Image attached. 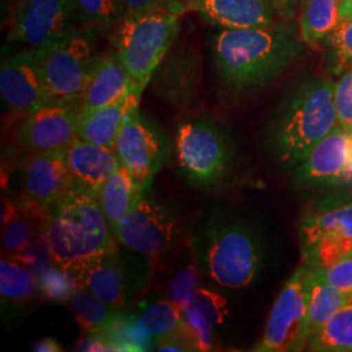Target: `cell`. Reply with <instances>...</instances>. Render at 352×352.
Returning a JSON list of instances; mask_svg holds the SVG:
<instances>
[{"instance_id":"44","label":"cell","mask_w":352,"mask_h":352,"mask_svg":"<svg viewBox=\"0 0 352 352\" xmlns=\"http://www.w3.org/2000/svg\"><path fill=\"white\" fill-rule=\"evenodd\" d=\"M340 19L352 20V0L340 1Z\"/></svg>"},{"instance_id":"34","label":"cell","mask_w":352,"mask_h":352,"mask_svg":"<svg viewBox=\"0 0 352 352\" xmlns=\"http://www.w3.org/2000/svg\"><path fill=\"white\" fill-rule=\"evenodd\" d=\"M329 63L336 74L352 64V20L340 19L338 25L325 39Z\"/></svg>"},{"instance_id":"42","label":"cell","mask_w":352,"mask_h":352,"mask_svg":"<svg viewBox=\"0 0 352 352\" xmlns=\"http://www.w3.org/2000/svg\"><path fill=\"white\" fill-rule=\"evenodd\" d=\"M19 213H20V204H16L11 200H3L1 202V227L6 226Z\"/></svg>"},{"instance_id":"21","label":"cell","mask_w":352,"mask_h":352,"mask_svg":"<svg viewBox=\"0 0 352 352\" xmlns=\"http://www.w3.org/2000/svg\"><path fill=\"white\" fill-rule=\"evenodd\" d=\"M133 90L132 78L118 51L100 55L80 100V113H87L124 98Z\"/></svg>"},{"instance_id":"31","label":"cell","mask_w":352,"mask_h":352,"mask_svg":"<svg viewBox=\"0 0 352 352\" xmlns=\"http://www.w3.org/2000/svg\"><path fill=\"white\" fill-rule=\"evenodd\" d=\"M308 351H352V300L346 302L309 338Z\"/></svg>"},{"instance_id":"11","label":"cell","mask_w":352,"mask_h":352,"mask_svg":"<svg viewBox=\"0 0 352 352\" xmlns=\"http://www.w3.org/2000/svg\"><path fill=\"white\" fill-rule=\"evenodd\" d=\"M311 267L300 265L279 291L267 317L257 352L302 351L307 347L305 322Z\"/></svg>"},{"instance_id":"13","label":"cell","mask_w":352,"mask_h":352,"mask_svg":"<svg viewBox=\"0 0 352 352\" xmlns=\"http://www.w3.org/2000/svg\"><path fill=\"white\" fill-rule=\"evenodd\" d=\"M7 42L38 49L81 25L75 0H19Z\"/></svg>"},{"instance_id":"2","label":"cell","mask_w":352,"mask_h":352,"mask_svg":"<svg viewBox=\"0 0 352 352\" xmlns=\"http://www.w3.org/2000/svg\"><path fill=\"white\" fill-rule=\"evenodd\" d=\"M334 91L331 80L308 76L282 96L265 132V149L280 170L292 171L338 126Z\"/></svg>"},{"instance_id":"14","label":"cell","mask_w":352,"mask_h":352,"mask_svg":"<svg viewBox=\"0 0 352 352\" xmlns=\"http://www.w3.org/2000/svg\"><path fill=\"white\" fill-rule=\"evenodd\" d=\"M180 322L182 309L161 298L140 302L102 334L122 346L123 351H151L160 340L176 333Z\"/></svg>"},{"instance_id":"15","label":"cell","mask_w":352,"mask_h":352,"mask_svg":"<svg viewBox=\"0 0 352 352\" xmlns=\"http://www.w3.org/2000/svg\"><path fill=\"white\" fill-rule=\"evenodd\" d=\"M80 103H49L25 115L16 141L28 151H67L78 138Z\"/></svg>"},{"instance_id":"36","label":"cell","mask_w":352,"mask_h":352,"mask_svg":"<svg viewBox=\"0 0 352 352\" xmlns=\"http://www.w3.org/2000/svg\"><path fill=\"white\" fill-rule=\"evenodd\" d=\"M17 257L24 261L38 278L55 265L45 231H39L26 247L25 251L21 252Z\"/></svg>"},{"instance_id":"25","label":"cell","mask_w":352,"mask_h":352,"mask_svg":"<svg viewBox=\"0 0 352 352\" xmlns=\"http://www.w3.org/2000/svg\"><path fill=\"white\" fill-rule=\"evenodd\" d=\"M151 186L140 183L122 164L104 182L97 197L113 230L138 205Z\"/></svg>"},{"instance_id":"26","label":"cell","mask_w":352,"mask_h":352,"mask_svg":"<svg viewBox=\"0 0 352 352\" xmlns=\"http://www.w3.org/2000/svg\"><path fill=\"white\" fill-rule=\"evenodd\" d=\"M330 232L352 236V201L322 202V208L302 217L299 222V245L304 248Z\"/></svg>"},{"instance_id":"9","label":"cell","mask_w":352,"mask_h":352,"mask_svg":"<svg viewBox=\"0 0 352 352\" xmlns=\"http://www.w3.org/2000/svg\"><path fill=\"white\" fill-rule=\"evenodd\" d=\"M184 231L182 214L148 192L113 228L120 247L148 257L153 263L177 251L184 239Z\"/></svg>"},{"instance_id":"16","label":"cell","mask_w":352,"mask_h":352,"mask_svg":"<svg viewBox=\"0 0 352 352\" xmlns=\"http://www.w3.org/2000/svg\"><path fill=\"white\" fill-rule=\"evenodd\" d=\"M0 90L7 107L17 115H29L54 103L46 88L34 49L16 52L3 59Z\"/></svg>"},{"instance_id":"32","label":"cell","mask_w":352,"mask_h":352,"mask_svg":"<svg viewBox=\"0 0 352 352\" xmlns=\"http://www.w3.org/2000/svg\"><path fill=\"white\" fill-rule=\"evenodd\" d=\"M302 264L325 270L352 254V236L343 232H330L315 240L312 244L300 248Z\"/></svg>"},{"instance_id":"12","label":"cell","mask_w":352,"mask_h":352,"mask_svg":"<svg viewBox=\"0 0 352 352\" xmlns=\"http://www.w3.org/2000/svg\"><path fill=\"white\" fill-rule=\"evenodd\" d=\"M168 136L149 118L136 109L129 115L113 145L120 164L140 183L151 184L171 155Z\"/></svg>"},{"instance_id":"33","label":"cell","mask_w":352,"mask_h":352,"mask_svg":"<svg viewBox=\"0 0 352 352\" xmlns=\"http://www.w3.org/2000/svg\"><path fill=\"white\" fill-rule=\"evenodd\" d=\"M75 4L81 25L110 37L126 16L118 0H75Z\"/></svg>"},{"instance_id":"27","label":"cell","mask_w":352,"mask_h":352,"mask_svg":"<svg viewBox=\"0 0 352 352\" xmlns=\"http://www.w3.org/2000/svg\"><path fill=\"white\" fill-rule=\"evenodd\" d=\"M311 283L308 292L305 340L307 343L320 327H324L330 317L340 309L349 299L340 289L327 280L324 273L311 267Z\"/></svg>"},{"instance_id":"17","label":"cell","mask_w":352,"mask_h":352,"mask_svg":"<svg viewBox=\"0 0 352 352\" xmlns=\"http://www.w3.org/2000/svg\"><path fill=\"white\" fill-rule=\"evenodd\" d=\"M155 96L174 109H187L196 101L201 87V64L188 47L171 49L151 76Z\"/></svg>"},{"instance_id":"41","label":"cell","mask_w":352,"mask_h":352,"mask_svg":"<svg viewBox=\"0 0 352 352\" xmlns=\"http://www.w3.org/2000/svg\"><path fill=\"white\" fill-rule=\"evenodd\" d=\"M32 351L38 352H56L63 351L62 349V344L54 338H42V340H37L32 344L30 347Z\"/></svg>"},{"instance_id":"43","label":"cell","mask_w":352,"mask_h":352,"mask_svg":"<svg viewBox=\"0 0 352 352\" xmlns=\"http://www.w3.org/2000/svg\"><path fill=\"white\" fill-rule=\"evenodd\" d=\"M164 6L168 11L179 13L180 16L187 12V1L188 0H164Z\"/></svg>"},{"instance_id":"28","label":"cell","mask_w":352,"mask_h":352,"mask_svg":"<svg viewBox=\"0 0 352 352\" xmlns=\"http://www.w3.org/2000/svg\"><path fill=\"white\" fill-rule=\"evenodd\" d=\"M202 277L201 267L188 238L184 250L176 256L173 269L164 282V299L183 309L202 287Z\"/></svg>"},{"instance_id":"23","label":"cell","mask_w":352,"mask_h":352,"mask_svg":"<svg viewBox=\"0 0 352 352\" xmlns=\"http://www.w3.org/2000/svg\"><path fill=\"white\" fill-rule=\"evenodd\" d=\"M141 96L135 90L124 98L101 109L80 113L78 138L113 149V145L129 115L140 109Z\"/></svg>"},{"instance_id":"20","label":"cell","mask_w":352,"mask_h":352,"mask_svg":"<svg viewBox=\"0 0 352 352\" xmlns=\"http://www.w3.org/2000/svg\"><path fill=\"white\" fill-rule=\"evenodd\" d=\"M187 11L222 29L274 25L283 20L269 0H188Z\"/></svg>"},{"instance_id":"19","label":"cell","mask_w":352,"mask_h":352,"mask_svg":"<svg viewBox=\"0 0 352 352\" xmlns=\"http://www.w3.org/2000/svg\"><path fill=\"white\" fill-rule=\"evenodd\" d=\"M25 196L47 213L74 187L67 151H38L26 161L23 174Z\"/></svg>"},{"instance_id":"35","label":"cell","mask_w":352,"mask_h":352,"mask_svg":"<svg viewBox=\"0 0 352 352\" xmlns=\"http://www.w3.org/2000/svg\"><path fill=\"white\" fill-rule=\"evenodd\" d=\"M38 279L41 295L52 302H68L76 291L80 289L71 272L60 265L51 266Z\"/></svg>"},{"instance_id":"6","label":"cell","mask_w":352,"mask_h":352,"mask_svg":"<svg viewBox=\"0 0 352 352\" xmlns=\"http://www.w3.org/2000/svg\"><path fill=\"white\" fill-rule=\"evenodd\" d=\"M175 153L182 175L201 190L222 187L235 167L232 140L208 118L189 119L177 126Z\"/></svg>"},{"instance_id":"39","label":"cell","mask_w":352,"mask_h":352,"mask_svg":"<svg viewBox=\"0 0 352 352\" xmlns=\"http://www.w3.org/2000/svg\"><path fill=\"white\" fill-rule=\"evenodd\" d=\"M126 14L154 12L167 10L164 0H118Z\"/></svg>"},{"instance_id":"4","label":"cell","mask_w":352,"mask_h":352,"mask_svg":"<svg viewBox=\"0 0 352 352\" xmlns=\"http://www.w3.org/2000/svg\"><path fill=\"white\" fill-rule=\"evenodd\" d=\"M45 235L55 264L72 267L119 244L96 193L74 186L49 212Z\"/></svg>"},{"instance_id":"22","label":"cell","mask_w":352,"mask_h":352,"mask_svg":"<svg viewBox=\"0 0 352 352\" xmlns=\"http://www.w3.org/2000/svg\"><path fill=\"white\" fill-rule=\"evenodd\" d=\"M74 186L98 195L104 182L120 167L113 149L77 138L67 148Z\"/></svg>"},{"instance_id":"10","label":"cell","mask_w":352,"mask_h":352,"mask_svg":"<svg viewBox=\"0 0 352 352\" xmlns=\"http://www.w3.org/2000/svg\"><path fill=\"white\" fill-rule=\"evenodd\" d=\"M298 190L325 195L324 202H340L352 196V131L340 124L321 140L292 170Z\"/></svg>"},{"instance_id":"5","label":"cell","mask_w":352,"mask_h":352,"mask_svg":"<svg viewBox=\"0 0 352 352\" xmlns=\"http://www.w3.org/2000/svg\"><path fill=\"white\" fill-rule=\"evenodd\" d=\"M179 26L180 14L164 10L126 14L113 30V45L132 78L133 90L141 97L175 42Z\"/></svg>"},{"instance_id":"24","label":"cell","mask_w":352,"mask_h":352,"mask_svg":"<svg viewBox=\"0 0 352 352\" xmlns=\"http://www.w3.org/2000/svg\"><path fill=\"white\" fill-rule=\"evenodd\" d=\"M41 294L37 274L17 256L7 254L0 261V296L3 315L23 312Z\"/></svg>"},{"instance_id":"8","label":"cell","mask_w":352,"mask_h":352,"mask_svg":"<svg viewBox=\"0 0 352 352\" xmlns=\"http://www.w3.org/2000/svg\"><path fill=\"white\" fill-rule=\"evenodd\" d=\"M119 245L102 256L65 269L75 277L80 289H88L115 309L126 312L149 283L154 263L126 248V252L120 251Z\"/></svg>"},{"instance_id":"29","label":"cell","mask_w":352,"mask_h":352,"mask_svg":"<svg viewBox=\"0 0 352 352\" xmlns=\"http://www.w3.org/2000/svg\"><path fill=\"white\" fill-rule=\"evenodd\" d=\"M76 322L87 334L107 331L124 312L115 309L88 289H78L69 299Z\"/></svg>"},{"instance_id":"7","label":"cell","mask_w":352,"mask_h":352,"mask_svg":"<svg viewBox=\"0 0 352 352\" xmlns=\"http://www.w3.org/2000/svg\"><path fill=\"white\" fill-rule=\"evenodd\" d=\"M96 34L93 29L78 25L62 37L34 49L52 102L80 103L100 56Z\"/></svg>"},{"instance_id":"1","label":"cell","mask_w":352,"mask_h":352,"mask_svg":"<svg viewBox=\"0 0 352 352\" xmlns=\"http://www.w3.org/2000/svg\"><path fill=\"white\" fill-rule=\"evenodd\" d=\"M289 20L274 25L222 29L212 42L217 75L232 93L265 88L302 54V38Z\"/></svg>"},{"instance_id":"18","label":"cell","mask_w":352,"mask_h":352,"mask_svg":"<svg viewBox=\"0 0 352 352\" xmlns=\"http://www.w3.org/2000/svg\"><path fill=\"white\" fill-rule=\"evenodd\" d=\"M227 300L219 292L200 287L182 309L179 336L190 351L218 350V329L226 321Z\"/></svg>"},{"instance_id":"3","label":"cell","mask_w":352,"mask_h":352,"mask_svg":"<svg viewBox=\"0 0 352 352\" xmlns=\"http://www.w3.org/2000/svg\"><path fill=\"white\" fill-rule=\"evenodd\" d=\"M189 243L204 277L223 289L251 286L266 264L264 234L244 217L225 209L204 215Z\"/></svg>"},{"instance_id":"40","label":"cell","mask_w":352,"mask_h":352,"mask_svg":"<svg viewBox=\"0 0 352 352\" xmlns=\"http://www.w3.org/2000/svg\"><path fill=\"white\" fill-rule=\"evenodd\" d=\"M274 10L277 11L278 16L283 20L291 21L298 11L302 7L304 0H269Z\"/></svg>"},{"instance_id":"37","label":"cell","mask_w":352,"mask_h":352,"mask_svg":"<svg viewBox=\"0 0 352 352\" xmlns=\"http://www.w3.org/2000/svg\"><path fill=\"white\" fill-rule=\"evenodd\" d=\"M334 101L338 124L352 131V69L342 76L336 82Z\"/></svg>"},{"instance_id":"38","label":"cell","mask_w":352,"mask_h":352,"mask_svg":"<svg viewBox=\"0 0 352 352\" xmlns=\"http://www.w3.org/2000/svg\"><path fill=\"white\" fill-rule=\"evenodd\" d=\"M321 272L333 286L352 300V254Z\"/></svg>"},{"instance_id":"30","label":"cell","mask_w":352,"mask_h":352,"mask_svg":"<svg viewBox=\"0 0 352 352\" xmlns=\"http://www.w3.org/2000/svg\"><path fill=\"white\" fill-rule=\"evenodd\" d=\"M342 0H304L299 21L302 42L316 46L325 41L340 21Z\"/></svg>"}]
</instances>
